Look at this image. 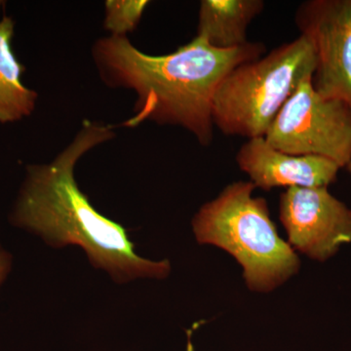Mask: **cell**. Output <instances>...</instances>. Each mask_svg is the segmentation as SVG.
I'll return each mask as SVG.
<instances>
[{"label": "cell", "mask_w": 351, "mask_h": 351, "mask_svg": "<svg viewBox=\"0 0 351 351\" xmlns=\"http://www.w3.org/2000/svg\"><path fill=\"white\" fill-rule=\"evenodd\" d=\"M265 49L261 43L217 49L195 36L170 54L154 56L138 50L127 36H108L94 43L92 57L105 84L136 94L133 114L121 126L136 128L145 121L180 126L207 147L213 142L219 85L233 69L262 57Z\"/></svg>", "instance_id": "6da1fadb"}, {"label": "cell", "mask_w": 351, "mask_h": 351, "mask_svg": "<svg viewBox=\"0 0 351 351\" xmlns=\"http://www.w3.org/2000/svg\"><path fill=\"white\" fill-rule=\"evenodd\" d=\"M114 137V126L86 120L51 162L27 166L12 223L52 246L82 247L92 265L108 271L117 282L165 278L169 262L138 256L126 230L97 212L76 184L75 168L80 159Z\"/></svg>", "instance_id": "7a4b0ae2"}, {"label": "cell", "mask_w": 351, "mask_h": 351, "mask_svg": "<svg viewBox=\"0 0 351 351\" xmlns=\"http://www.w3.org/2000/svg\"><path fill=\"white\" fill-rule=\"evenodd\" d=\"M255 184L235 182L200 208L193 221L201 244L219 247L243 267L247 286L267 293L300 269L299 257L279 237L265 198L253 196Z\"/></svg>", "instance_id": "3957f363"}, {"label": "cell", "mask_w": 351, "mask_h": 351, "mask_svg": "<svg viewBox=\"0 0 351 351\" xmlns=\"http://www.w3.org/2000/svg\"><path fill=\"white\" fill-rule=\"evenodd\" d=\"M315 69V51L302 34L265 57L240 64L215 96V126L228 136L265 137L300 83Z\"/></svg>", "instance_id": "277c9868"}, {"label": "cell", "mask_w": 351, "mask_h": 351, "mask_svg": "<svg viewBox=\"0 0 351 351\" xmlns=\"http://www.w3.org/2000/svg\"><path fill=\"white\" fill-rule=\"evenodd\" d=\"M304 78L272 121L265 138L292 156H316L346 168L351 159V108L324 98Z\"/></svg>", "instance_id": "5b68a950"}, {"label": "cell", "mask_w": 351, "mask_h": 351, "mask_svg": "<svg viewBox=\"0 0 351 351\" xmlns=\"http://www.w3.org/2000/svg\"><path fill=\"white\" fill-rule=\"evenodd\" d=\"M295 21L315 51L314 89L351 108V0L302 2Z\"/></svg>", "instance_id": "8992f818"}, {"label": "cell", "mask_w": 351, "mask_h": 351, "mask_svg": "<svg viewBox=\"0 0 351 351\" xmlns=\"http://www.w3.org/2000/svg\"><path fill=\"white\" fill-rule=\"evenodd\" d=\"M280 221L295 249L325 262L351 242V209L328 188H289L280 196Z\"/></svg>", "instance_id": "52a82bcc"}, {"label": "cell", "mask_w": 351, "mask_h": 351, "mask_svg": "<svg viewBox=\"0 0 351 351\" xmlns=\"http://www.w3.org/2000/svg\"><path fill=\"white\" fill-rule=\"evenodd\" d=\"M240 169L256 188H328L341 167L322 156H292L270 145L265 137L249 138L237 152Z\"/></svg>", "instance_id": "ba28073f"}, {"label": "cell", "mask_w": 351, "mask_h": 351, "mask_svg": "<svg viewBox=\"0 0 351 351\" xmlns=\"http://www.w3.org/2000/svg\"><path fill=\"white\" fill-rule=\"evenodd\" d=\"M265 8L263 0H203L196 36L217 49H233L248 43L247 29Z\"/></svg>", "instance_id": "9c48e42d"}, {"label": "cell", "mask_w": 351, "mask_h": 351, "mask_svg": "<svg viewBox=\"0 0 351 351\" xmlns=\"http://www.w3.org/2000/svg\"><path fill=\"white\" fill-rule=\"evenodd\" d=\"M5 2L0 0V123H13L31 117L38 94L23 82L24 64L13 50L15 22L4 12Z\"/></svg>", "instance_id": "30bf717a"}, {"label": "cell", "mask_w": 351, "mask_h": 351, "mask_svg": "<svg viewBox=\"0 0 351 351\" xmlns=\"http://www.w3.org/2000/svg\"><path fill=\"white\" fill-rule=\"evenodd\" d=\"M149 4L147 0H108L104 27L110 36H126L138 27Z\"/></svg>", "instance_id": "8fae6325"}, {"label": "cell", "mask_w": 351, "mask_h": 351, "mask_svg": "<svg viewBox=\"0 0 351 351\" xmlns=\"http://www.w3.org/2000/svg\"><path fill=\"white\" fill-rule=\"evenodd\" d=\"M11 267V258L3 249L0 247V285L6 278Z\"/></svg>", "instance_id": "7c38bea8"}, {"label": "cell", "mask_w": 351, "mask_h": 351, "mask_svg": "<svg viewBox=\"0 0 351 351\" xmlns=\"http://www.w3.org/2000/svg\"><path fill=\"white\" fill-rule=\"evenodd\" d=\"M346 169L348 170V172H350L351 174V159H350V163L348 164V166H346Z\"/></svg>", "instance_id": "4fadbf2b"}]
</instances>
